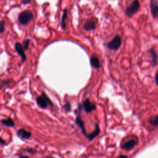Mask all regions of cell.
<instances>
[{
	"instance_id": "6da1fadb",
	"label": "cell",
	"mask_w": 158,
	"mask_h": 158,
	"mask_svg": "<svg viewBox=\"0 0 158 158\" xmlns=\"http://www.w3.org/2000/svg\"><path fill=\"white\" fill-rule=\"evenodd\" d=\"M34 14L30 11H24L19 15L18 21L21 25H26L33 19Z\"/></svg>"
},
{
	"instance_id": "7a4b0ae2",
	"label": "cell",
	"mask_w": 158,
	"mask_h": 158,
	"mask_svg": "<svg viewBox=\"0 0 158 158\" xmlns=\"http://www.w3.org/2000/svg\"><path fill=\"white\" fill-rule=\"evenodd\" d=\"M36 101L38 106L42 109L47 108L48 105L52 106H53L52 101H51V100L49 98L48 96L46 95L45 93H42L41 96L37 97Z\"/></svg>"
},
{
	"instance_id": "3957f363",
	"label": "cell",
	"mask_w": 158,
	"mask_h": 158,
	"mask_svg": "<svg viewBox=\"0 0 158 158\" xmlns=\"http://www.w3.org/2000/svg\"><path fill=\"white\" fill-rule=\"evenodd\" d=\"M140 8V2L138 0H133L126 9V14L128 17H131L133 14H135Z\"/></svg>"
},
{
	"instance_id": "277c9868",
	"label": "cell",
	"mask_w": 158,
	"mask_h": 158,
	"mask_svg": "<svg viewBox=\"0 0 158 158\" xmlns=\"http://www.w3.org/2000/svg\"><path fill=\"white\" fill-rule=\"evenodd\" d=\"M122 40L119 35H116L114 38L107 45L108 48L111 50H117L121 46Z\"/></svg>"
},
{
	"instance_id": "5b68a950",
	"label": "cell",
	"mask_w": 158,
	"mask_h": 158,
	"mask_svg": "<svg viewBox=\"0 0 158 158\" xmlns=\"http://www.w3.org/2000/svg\"><path fill=\"white\" fill-rule=\"evenodd\" d=\"M138 143V139L137 137H135V138L131 139V140H129L127 142L123 143L121 146V148L123 150H127V151H131L137 146Z\"/></svg>"
},
{
	"instance_id": "8992f818",
	"label": "cell",
	"mask_w": 158,
	"mask_h": 158,
	"mask_svg": "<svg viewBox=\"0 0 158 158\" xmlns=\"http://www.w3.org/2000/svg\"><path fill=\"white\" fill-rule=\"evenodd\" d=\"M82 106L87 113H90L96 109V104L92 103L89 99H86L83 101Z\"/></svg>"
},
{
	"instance_id": "52a82bcc",
	"label": "cell",
	"mask_w": 158,
	"mask_h": 158,
	"mask_svg": "<svg viewBox=\"0 0 158 158\" xmlns=\"http://www.w3.org/2000/svg\"><path fill=\"white\" fill-rule=\"evenodd\" d=\"M80 114V113H77V117L76 119V123L77 125V126L79 127V128H80L82 133L86 137L88 134L87 133L86 131H85L84 122H83V120L82 119Z\"/></svg>"
},
{
	"instance_id": "ba28073f",
	"label": "cell",
	"mask_w": 158,
	"mask_h": 158,
	"mask_svg": "<svg viewBox=\"0 0 158 158\" xmlns=\"http://www.w3.org/2000/svg\"><path fill=\"white\" fill-rule=\"evenodd\" d=\"M15 49L16 50L17 53L19 54L22 58V62L24 63L26 61V56L24 53V49L23 48L22 45H21L20 43H16L15 45Z\"/></svg>"
},
{
	"instance_id": "9c48e42d",
	"label": "cell",
	"mask_w": 158,
	"mask_h": 158,
	"mask_svg": "<svg viewBox=\"0 0 158 158\" xmlns=\"http://www.w3.org/2000/svg\"><path fill=\"white\" fill-rule=\"evenodd\" d=\"M17 135L19 137L21 138V139H23V140L29 139L32 136V133L30 132L27 131L24 128H20L19 130H18L17 132Z\"/></svg>"
},
{
	"instance_id": "30bf717a",
	"label": "cell",
	"mask_w": 158,
	"mask_h": 158,
	"mask_svg": "<svg viewBox=\"0 0 158 158\" xmlns=\"http://www.w3.org/2000/svg\"><path fill=\"white\" fill-rule=\"evenodd\" d=\"M100 127L98 124H96L95 125V131L93 132H92L91 133L87 135L86 137L88 138V140L91 141L93 140L94 138H95L96 137H98L100 133Z\"/></svg>"
},
{
	"instance_id": "8fae6325",
	"label": "cell",
	"mask_w": 158,
	"mask_h": 158,
	"mask_svg": "<svg viewBox=\"0 0 158 158\" xmlns=\"http://www.w3.org/2000/svg\"><path fill=\"white\" fill-rule=\"evenodd\" d=\"M150 9L153 17L154 19H156L157 16L158 11L157 4V2L156 1V0H151L150 1Z\"/></svg>"
},
{
	"instance_id": "7c38bea8",
	"label": "cell",
	"mask_w": 158,
	"mask_h": 158,
	"mask_svg": "<svg viewBox=\"0 0 158 158\" xmlns=\"http://www.w3.org/2000/svg\"><path fill=\"white\" fill-rule=\"evenodd\" d=\"M96 28V22L93 20L88 21L86 24L83 26V29L87 31H90L95 29Z\"/></svg>"
},
{
	"instance_id": "4fadbf2b",
	"label": "cell",
	"mask_w": 158,
	"mask_h": 158,
	"mask_svg": "<svg viewBox=\"0 0 158 158\" xmlns=\"http://www.w3.org/2000/svg\"><path fill=\"white\" fill-rule=\"evenodd\" d=\"M1 124L4 126L8 127H14V122L11 117H8L5 119L1 120Z\"/></svg>"
},
{
	"instance_id": "5bb4252c",
	"label": "cell",
	"mask_w": 158,
	"mask_h": 158,
	"mask_svg": "<svg viewBox=\"0 0 158 158\" xmlns=\"http://www.w3.org/2000/svg\"><path fill=\"white\" fill-rule=\"evenodd\" d=\"M91 66L95 69H98L101 67V65L99 61V59L95 56H93L90 59Z\"/></svg>"
},
{
	"instance_id": "9a60e30c",
	"label": "cell",
	"mask_w": 158,
	"mask_h": 158,
	"mask_svg": "<svg viewBox=\"0 0 158 158\" xmlns=\"http://www.w3.org/2000/svg\"><path fill=\"white\" fill-rule=\"evenodd\" d=\"M148 52H149V53L151 56L153 66H156V64H157V59L156 52L153 49H151L148 51Z\"/></svg>"
},
{
	"instance_id": "2e32d148",
	"label": "cell",
	"mask_w": 158,
	"mask_h": 158,
	"mask_svg": "<svg viewBox=\"0 0 158 158\" xmlns=\"http://www.w3.org/2000/svg\"><path fill=\"white\" fill-rule=\"evenodd\" d=\"M148 122H149V124L151 125L152 126L157 127L158 125V115H155L151 116L149 119H148Z\"/></svg>"
},
{
	"instance_id": "e0dca14e",
	"label": "cell",
	"mask_w": 158,
	"mask_h": 158,
	"mask_svg": "<svg viewBox=\"0 0 158 158\" xmlns=\"http://www.w3.org/2000/svg\"><path fill=\"white\" fill-rule=\"evenodd\" d=\"M67 17V9H64L63 11V14L61 19V25L63 27V29H66V19Z\"/></svg>"
},
{
	"instance_id": "ac0fdd59",
	"label": "cell",
	"mask_w": 158,
	"mask_h": 158,
	"mask_svg": "<svg viewBox=\"0 0 158 158\" xmlns=\"http://www.w3.org/2000/svg\"><path fill=\"white\" fill-rule=\"evenodd\" d=\"M11 80H8V79H6V80H3L0 82V90L2 89L3 87L9 85L11 83Z\"/></svg>"
},
{
	"instance_id": "d6986e66",
	"label": "cell",
	"mask_w": 158,
	"mask_h": 158,
	"mask_svg": "<svg viewBox=\"0 0 158 158\" xmlns=\"http://www.w3.org/2000/svg\"><path fill=\"white\" fill-rule=\"evenodd\" d=\"M63 108H64V111H66V112H67V113L70 112L71 110V103H69V102H68V101H66V104H65L64 105Z\"/></svg>"
},
{
	"instance_id": "ffe728a7",
	"label": "cell",
	"mask_w": 158,
	"mask_h": 158,
	"mask_svg": "<svg viewBox=\"0 0 158 158\" xmlns=\"http://www.w3.org/2000/svg\"><path fill=\"white\" fill-rule=\"evenodd\" d=\"M29 44H30V40L29 39L25 40L24 41H23L22 46H23V48H24V49L27 50L28 49V48H29Z\"/></svg>"
},
{
	"instance_id": "44dd1931",
	"label": "cell",
	"mask_w": 158,
	"mask_h": 158,
	"mask_svg": "<svg viewBox=\"0 0 158 158\" xmlns=\"http://www.w3.org/2000/svg\"><path fill=\"white\" fill-rule=\"evenodd\" d=\"M5 21H0V34H3L4 31V27H5Z\"/></svg>"
},
{
	"instance_id": "7402d4cb",
	"label": "cell",
	"mask_w": 158,
	"mask_h": 158,
	"mask_svg": "<svg viewBox=\"0 0 158 158\" xmlns=\"http://www.w3.org/2000/svg\"><path fill=\"white\" fill-rule=\"evenodd\" d=\"M25 151L31 155H35L37 153V151L33 149V148H27V149L25 150Z\"/></svg>"
},
{
	"instance_id": "603a6c76",
	"label": "cell",
	"mask_w": 158,
	"mask_h": 158,
	"mask_svg": "<svg viewBox=\"0 0 158 158\" xmlns=\"http://www.w3.org/2000/svg\"><path fill=\"white\" fill-rule=\"evenodd\" d=\"M22 3L24 4H27L30 3V0H22Z\"/></svg>"
},
{
	"instance_id": "cb8c5ba5",
	"label": "cell",
	"mask_w": 158,
	"mask_h": 158,
	"mask_svg": "<svg viewBox=\"0 0 158 158\" xmlns=\"http://www.w3.org/2000/svg\"><path fill=\"white\" fill-rule=\"evenodd\" d=\"M0 144H1V145H6V142L5 140H4L2 138L0 137Z\"/></svg>"
},
{
	"instance_id": "d4e9b609",
	"label": "cell",
	"mask_w": 158,
	"mask_h": 158,
	"mask_svg": "<svg viewBox=\"0 0 158 158\" xmlns=\"http://www.w3.org/2000/svg\"><path fill=\"white\" fill-rule=\"evenodd\" d=\"M18 157H19V158H29L28 156H25V155H22V154L19 155H18Z\"/></svg>"
},
{
	"instance_id": "484cf974",
	"label": "cell",
	"mask_w": 158,
	"mask_h": 158,
	"mask_svg": "<svg viewBox=\"0 0 158 158\" xmlns=\"http://www.w3.org/2000/svg\"><path fill=\"white\" fill-rule=\"evenodd\" d=\"M116 158H128V156L127 155H121L117 157Z\"/></svg>"
},
{
	"instance_id": "4316f807",
	"label": "cell",
	"mask_w": 158,
	"mask_h": 158,
	"mask_svg": "<svg viewBox=\"0 0 158 158\" xmlns=\"http://www.w3.org/2000/svg\"><path fill=\"white\" fill-rule=\"evenodd\" d=\"M157 74H156V77H155V79H156V85H157Z\"/></svg>"
},
{
	"instance_id": "83f0119b",
	"label": "cell",
	"mask_w": 158,
	"mask_h": 158,
	"mask_svg": "<svg viewBox=\"0 0 158 158\" xmlns=\"http://www.w3.org/2000/svg\"><path fill=\"white\" fill-rule=\"evenodd\" d=\"M48 158H54V157H48Z\"/></svg>"
}]
</instances>
